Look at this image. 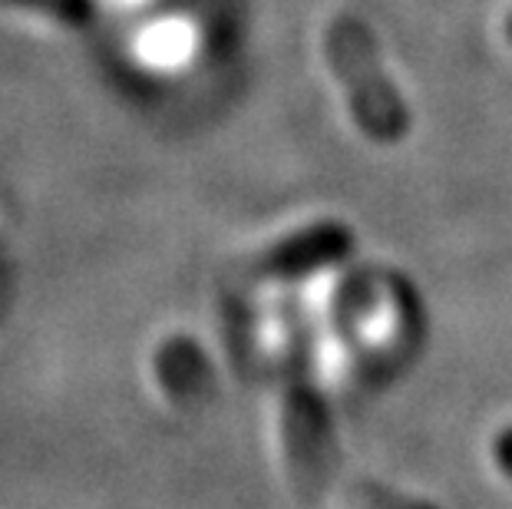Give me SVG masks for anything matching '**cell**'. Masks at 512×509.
<instances>
[{
    "label": "cell",
    "instance_id": "cell-1",
    "mask_svg": "<svg viewBox=\"0 0 512 509\" xmlns=\"http://www.w3.org/2000/svg\"><path fill=\"white\" fill-rule=\"evenodd\" d=\"M328 53L331 67L347 86L351 100L357 106V116L364 119V126L377 136H397L407 126L403 106L397 93L390 90V80L380 73L377 50L370 43L367 30L354 20H334L328 30Z\"/></svg>",
    "mask_w": 512,
    "mask_h": 509
},
{
    "label": "cell",
    "instance_id": "cell-2",
    "mask_svg": "<svg viewBox=\"0 0 512 509\" xmlns=\"http://www.w3.org/2000/svg\"><path fill=\"white\" fill-rule=\"evenodd\" d=\"M509 37H512V17H509Z\"/></svg>",
    "mask_w": 512,
    "mask_h": 509
}]
</instances>
